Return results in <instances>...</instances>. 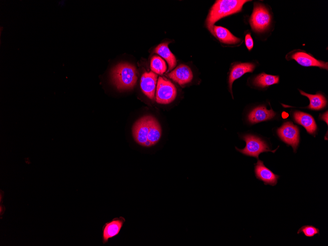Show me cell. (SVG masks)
I'll return each instance as SVG.
<instances>
[{"instance_id": "2", "label": "cell", "mask_w": 328, "mask_h": 246, "mask_svg": "<svg viewBox=\"0 0 328 246\" xmlns=\"http://www.w3.org/2000/svg\"><path fill=\"white\" fill-rule=\"evenodd\" d=\"M246 0H217L212 7L206 20V25L209 31L213 34L214 24L225 16L240 12L243 5L248 1Z\"/></svg>"}, {"instance_id": "1", "label": "cell", "mask_w": 328, "mask_h": 246, "mask_svg": "<svg viewBox=\"0 0 328 246\" xmlns=\"http://www.w3.org/2000/svg\"><path fill=\"white\" fill-rule=\"evenodd\" d=\"M132 132L136 143L145 147L156 144L162 133L159 122L151 115L143 116L137 120L132 127Z\"/></svg>"}, {"instance_id": "15", "label": "cell", "mask_w": 328, "mask_h": 246, "mask_svg": "<svg viewBox=\"0 0 328 246\" xmlns=\"http://www.w3.org/2000/svg\"><path fill=\"white\" fill-rule=\"evenodd\" d=\"M275 115L271 109L268 110L265 107H258L252 110L248 115V120L252 124L270 120Z\"/></svg>"}, {"instance_id": "21", "label": "cell", "mask_w": 328, "mask_h": 246, "mask_svg": "<svg viewBox=\"0 0 328 246\" xmlns=\"http://www.w3.org/2000/svg\"><path fill=\"white\" fill-rule=\"evenodd\" d=\"M303 233L306 237H312L316 234H319V230L313 226L307 225L303 226L299 229L297 233Z\"/></svg>"}, {"instance_id": "23", "label": "cell", "mask_w": 328, "mask_h": 246, "mask_svg": "<svg viewBox=\"0 0 328 246\" xmlns=\"http://www.w3.org/2000/svg\"><path fill=\"white\" fill-rule=\"evenodd\" d=\"M321 119L324 120L325 121H326V123L328 124V111L322 115Z\"/></svg>"}, {"instance_id": "14", "label": "cell", "mask_w": 328, "mask_h": 246, "mask_svg": "<svg viewBox=\"0 0 328 246\" xmlns=\"http://www.w3.org/2000/svg\"><path fill=\"white\" fill-rule=\"evenodd\" d=\"M255 67V65L252 63H240L232 67L228 80L229 87L231 93L233 82L245 73L252 72Z\"/></svg>"}, {"instance_id": "12", "label": "cell", "mask_w": 328, "mask_h": 246, "mask_svg": "<svg viewBox=\"0 0 328 246\" xmlns=\"http://www.w3.org/2000/svg\"><path fill=\"white\" fill-rule=\"evenodd\" d=\"M125 221L123 217L115 218L105 224L103 228V243L106 244L110 238L117 236Z\"/></svg>"}, {"instance_id": "18", "label": "cell", "mask_w": 328, "mask_h": 246, "mask_svg": "<svg viewBox=\"0 0 328 246\" xmlns=\"http://www.w3.org/2000/svg\"><path fill=\"white\" fill-rule=\"evenodd\" d=\"M301 94L308 98L310 104L306 108L312 110H320L324 109L327 105V101L326 98L321 93L315 95L309 94L299 90Z\"/></svg>"}, {"instance_id": "13", "label": "cell", "mask_w": 328, "mask_h": 246, "mask_svg": "<svg viewBox=\"0 0 328 246\" xmlns=\"http://www.w3.org/2000/svg\"><path fill=\"white\" fill-rule=\"evenodd\" d=\"M293 118L297 123L302 126L308 133L314 135L317 127L313 117L310 114L300 111L293 113Z\"/></svg>"}, {"instance_id": "11", "label": "cell", "mask_w": 328, "mask_h": 246, "mask_svg": "<svg viewBox=\"0 0 328 246\" xmlns=\"http://www.w3.org/2000/svg\"><path fill=\"white\" fill-rule=\"evenodd\" d=\"M167 76L180 85H184L191 82L193 74L190 67L181 64L168 74Z\"/></svg>"}, {"instance_id": "17", "label": "cell", "mask_w": 328, "mask_h": 246, "mask_svg": "<svg viewBox=\"0 0 328 246\" xmlns=\"http://www.w3.org/2000/svg\"><path fill=\"white\" fill-rule=\"evenodd\" d=\"M155 53L164 58L168 64V71L173 69L177 62L173 54L170 52L167 43L159 44L155 49Z\"/></svg>"}, {"instance_id": "6", "label": "cell", "mask_w": 328, "mask_h": 246, "mask_svg": "<svg viewBox=\"0 0 328 246\" xmlns=\"http://www.w3.org/2000/svg\"><path fill=\"white\" fill-rule=\"evenodd\" d=\"M271 20V15L267 9L263 5L255 3L250 19L252 29L256 32L264 31L269 27Z\"/></svg>"}, {"instance_id": "22", "label": "cell", "mask_w": 328, "mask_h": 246, "mask_svg": "<svg viewBox=\"0 0 328 246\" xmlns=\"http://www.w3.org/2000/svg\"><path fill=\"white\" fill-rule=\"evenodd\" d=\"M246 46L248 50H251L253 46V42L249 33L246 34L245 37Z\"/></svg>"}, {"instance_id": "19", "label": "cell", "mask_w": 328, "mask_h": 246, "mask_svg": "<svg viewBox=\"0 0 328 246\" xmlns=\"http://www.w3.org/2000/svg\"><path fill=\"white\" fill-rule=\"evenodd\" d=\"M279 82V77L268 75L264 73L257 76L253 80V83L255 85L264 88L270 85Z\"/></svg>"}, {"instance_id": "8", "label": "cell", "mask_w": 328, "mask_h": 246, "mask_svg": "<svg viewBox=\"0 0 328 246\" xmlns=\"http://www.w3.org/2000/svg\"><path fill=\"white\" fill-rule=\"evenodd\" d=\"M158 76L152 71L144 72L140 79V86L142 92L151 100H154Z\"/></svg>"}, {"instance_id": "4", "label": "cell", "mask_w": 328, "mask_h": 246, "mask_svg": "<svg viewBox=\"0 0 328 246\" xmlns=\"http://www.w3.org/2000/svg\"><path fill=\"white\" fill-rule=\"evenodd\" d=\"M241 138L246 141V145L242 149L236 147V150L245 155L255 157L258 160L260 153L264 152L274 153L278 148L274 150H271L264 141L252 135H245Z\"/></svg>"}, {"instance_id": "16", "label": "cell", "mask_w": 328, "mask_h": 246, "mask_svg": "<svg viewBox=\"0 0 328 246\" xmlns=\"http://www.w3.org/2000/svg\"><path fill=\"white\" fill-rule=\"evenodd\" d=\"M213 30V34L223 43L229 45L236 44L240 41V39L233 35L225 27L214 26Z\"/></svg>"}, {"instance_id": "10", "label": "cell", "mask_w": 328, "mask_h": 246, "mask_svg": "<svg viewBox=\"0 0 328 246\" xmlns=\"http://www.w3.org/2000/svg\"><path fill=\"white\" fill-rule=\"evenodd\" d=\"M290 57L301 66L306 67L318 66L328 70V65L327 62L317 60L304 52H295L291 55Z\"/></svg>"}, {"instance_id": "3", "label": "cell", "mask_w": 328, "mask_h": 246, "mask_svg": "<svg viewBox=\"0 0 328 246\" xmlns=\"http://www.w3.org/2000/svg\"><path fill=\"white\" fill-rule=\"evenodd\" d=\"M113 83L119 90L134 87L137 80L136 67L128 63H121L113 68L111 73Z\"/></svg>"}, {"instance_id": "9", "label": "cell", "mask_w": 328, "mask_h": 246, "mask_svg": "<svg viewBox=\"0 0 328 246\" xmlns=\"http://www.w3.org/2000/svg\"><path fill=\"white\" fill-rule=\"evenodd\" d=\"M254 165V172L258 179L262 181L265 185L274 186L277 184L279 176L266 167L263 161L258 160Z\"/></svg>"}, {"instance_id": "20", "label": "cell", "mask_w": 328, "mask_h": 246, "mask_svg": "<svg viewBox=\"0 0 328 246\" xmlns=\"http://www.w3.org/2000/svg\"><path fill=\"white\" fill-rule=\"evenodd\" d=\"M150 68L153 72L156 74H163L167 69L164 60L158 56H153L150 61Z\"/></svg>"}, {"instance_id": "5", "label": "cell", "mask_w": 328, "mask_h": 246, "mask_svg": "<svg viewBox=\"0 0 328 246\" xmlns=\"http://www.w3.org/2000/svg\"><path fill=\"white\" fill-rule=\"evenodd\" d=\"M176 95L175 85L170 81L159 77L156 87V102L161 104H168L174 100Z\"/></svg>"}, {"instance_id": "7", "label": "cell", "mask_w": 328, "mask_h": 246, "mask_svg": "<svg viewBox=\"0 0 328 246\" xmlns=\"http://www.w3.org/2000/svg\"><path fill=\"white\" fill-rule=\"evenodd\" d=\"M280 138L287 144L291 145L296 152L300 142L299 130L291 122L284 123L277 130Z\"/></svg>"}]
</instances>
